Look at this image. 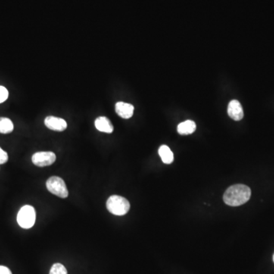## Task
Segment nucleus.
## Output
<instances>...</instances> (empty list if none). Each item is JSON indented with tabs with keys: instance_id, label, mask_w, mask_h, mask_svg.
<instances>
[{
	"instance_id": "1",
	"label": "nucleus",
	"mask_w": 274,
	"mask_h": 274,
	"mask_svg": "<svg viewBox=\"0 0 274 274\" xmlns=\"http://www.w3.org/2000/svg\"><path fill=\"white\" fill-rule=\"evenodd\" d=\"M251 191L244 185H235L229 187L223 196L225 204L231 207H238L247 203L250 198Z\"/></svg>"
},
{
	"instance_id": "2",
	"label": "nucleus",
	"mask_w": 274,
	"mask_h": 274,
	"mask_svg": "<svg viewBox=\"0 0 274 274\" xmlns=\"http://www.w3.org/2000/svg\"><path fill=\"white\" fill-rule=\"evenodd\" d=\"M106 207L112 214L115 216H124L129 212L130 204L124 197L112 195L107 199Z\"/></svg>"
},
{
	"instance_id": "3",
	"label": "nucleus",
	"mask_w": 274,
	"mask_h": 274,
	"mask_svg": "<svg viewBox=\"0 0 274 274\" xmlns=\"http://www.w3.org/2000/svg\"><path fill=\"white\" fill-rule=\"evenodd\" d=\"M36 220V212L30 205H26L19 210L17 216V222L22 228L29 229L35 225Z\"/></svg>"
},
{
	"instance_id": "4",
	"label": "nucleus",
	"mask_w": 274,
	"mask_h": 274,
	"mask_svg": "<svg viewBox=\"0 0 274 274\" xmlns=\"http://www.w3.org/2000/svg\"><path fill=\"white\" fill-rule=\"evenodd\" d=\"M46 186L51 194L60 197L66 198L69 195L67 188L64 181L60 177H51L46 183Z\"/></svg>"
},
{
	"instance_id": "5",
	"label": "nucleus",
	"mask_w": 274,
	"mask_h": 274,
	"mask_svg": "<svg viewBox=\"0 0 274 274\" xmlns=\"http://www.w3.org/2000/svg\"><path fill=\"white\" fill-rule=\"evenodd\" d=\"M56 155L53 152H38L32 156V163L38 167L50 166L55 163Z\"/></svg>"
},
{
	"instance_id": "6",
	"label": "nucleus",
	"mask_w": 274,
	"mask_h": 274,
	"mask_svg": "<svg viewBox=\"0 0 274 274\" xmlns=\"http://www.w3.org/2000/svg\"><path fill=\"white\" fill-rule=\"evenodd\" d=\"M44 124L48 129L59 131V132L64 131L67 128V123L64 119L54 117V116H48L46 117L44 120Z\"/></svg>"
},
{
	"instance_id": "7",
	"label": "nucleus",
	"mask_w": 274,
	"mask_h": 274,
	"mask_svg": "<svg viewBox=\"0 0 274 274\" xmlns=\"http://www.w3.org/2000/svg\"><path fill=\"white\" fill-rule=\"evenodd\" d=\"M228 116L234 120H241L244 117V112L241 104L237 100H232L228 106Z\"/></svg>"
},
{
	"instance_id": "8",
	"label": "nucleus",
	"mask_w": 274,
	"mask_h": 274,
	"mask_svg": "<svg viewBox=\"0 0 274 274\" xmlns=\"http://www.w3.org/2000/svg\"><path fill=\"white\" fill-rule=\"evenodd\" d=\"M116 113L123 119H129L133 115L134 107L129 103L119 101L115 105Z\"/></svg>"
},
{
	"instance_id": "9",
	"label": "nucleus",
	"mask_w": 274,
	"mask_h": 274,
	"mask_svg": "<svg viewBox=\"0 0 274 274\" xmlns=\"http://www.w3.org/2000/svg\"><path fill=\"white\" fill-rule=\"evenodd\" d=\"M95 127L100 132L111 133L113 131V126L110 120L106 117H99L95 120Z\"/></svg>"
},
{
	"instance_id": "10",
	"label": "nucleus",
	"mask_w": 274,
	"mask_h": 274,
	"mask_svg": "<svg viewBox=\"0 0 274 274\" xmlns=\"http://www.w3.org/2000/svg\"><path fill=\"white\" fill-rule=\"evenodd\" d=\"M196 128H197V125L195 122L188 120L178 125V132L181 135H189L196 130Z\"/></svg>"
},
{
	"instance_id": "11",
	"label": "nucleus",
	"mask_w": 274,
	"mask_h": 274,
	"mask_svg": "<svg viewBox=\"0 0 274 274\" xmlns=\"http://www.w3.org/2000/svg\"><path fill=\"white\" fill-rule=\"evenodd\" d=\"M159 154L165 164L169 165L171 164V163H173V153H172V150H171L167 146H161L159 150Z\"/></svg>"
},
{
	"instance_id": "12",
	"label": "nucleus",
	"mask_w": 274,
	"mask_h": 274,
	"mask_svg": "<svg viewBox=\"0 0 274 274\" xmlns=\"http://www.w3.org/2000/svg\"><path fill=\"white\" fill-rule=\"evenodd\" d=\"M14 125L7 117H0V133L7 134L13 132Z\"/></svg>"
},
{
	"instance_id": "13",
	"label": "nucleus",
	"mask_w": 274,
	"mask_h": 274,
	"mask_svg": "<svg viewBox=\"0 0 274 274\" xmlns=\"http://www.w3.org/2000/svg\"><path fill=\"white\" fill-rule=\"evenodd\" d=\"M50 274H67V270L61 263H54L51 267Z\"/></svg>"
},
{
	"instance_id": "14",
	"label": "nucleus",
	"mask_w": 274,
	"mask_h": 274,
	"mask_svg": "<svg viewBox=\"0 0 274 274\" xmlns=\"http://www.w3.org/2000/svg\"><path fill=\"white\" fill-rule=\"evenodd\" d=\"M9 97V91L4 86H0V104L7 101Z\"/></svg>"
},
{
	"instance_id": "15",
	"label": "nucleus",
	"mask_w": 274,
	"mask_h": 274,
	"mask_svg": "<svg viewBox=\"0 0 274 274\" xmlns=\"http://www.w3.org/2000/svg\"><path fill=\"white\" fill-rule=\"evenodd\" d=\"M8 160L9 156L7 152L4 151L2 148H0V165L5 164Z\"/></svg>"
},
{
	"instance_id": "16",
	"label": "nucleus",
	"mask_w": 274,
	"mask_h": 274,
	"mask_svg": "<svg viewBox=\"0 0 274 274\" xmlns=\"http://www.w3.org/2000/svg\"><path fill=\"white\" fill-rule=\"evenodd\" d=\"M0 274H12V272L7 266H0Z\"/></svg>"
},
{
	"instance_id": "17",
	"label": "nucleus",
	"mask_w": 274,
	"mask_h": 274,
	"mask_svg": "<svg viewBox=\"0 0 274 274\" xmlns=\"http://www.w3.org/2000/svg\"><path fill=\"white\" fill-rule=\"evenodd\" d=\"M272 259H273V262H274V254H273V257H272Z\"/></svg>"
}]
</instances>
